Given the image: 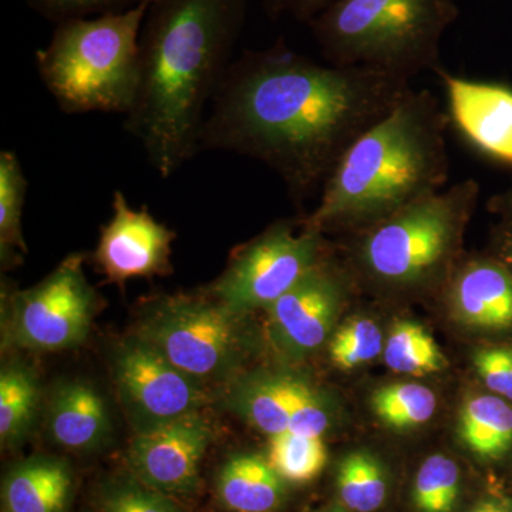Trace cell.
Here are the masks:
<instances>
[{"label":"cell","instance_id":"obj_19","mask_svg":"<svg viewBox=\"0 0 512 512\" xmlns=\"http://www.w3.org/2000/svg\"><path fill=\"white\" fill-rule=\"evenodd\" d=\"M289 375H254L239 380L229 392L231 409L269 437L289 430L292 404Z\"/></svg>","mask_w":512,"mask_h":512},{"label":"cell","instance_id":"obj_16","mask_svg":"<svg viewBox=\"0 0 512 512\" xmlns=\"http://www.w3.org/2000/svg\"><path fill=\"white\" fill-rule=\"evenodd\" d=\"M47 430L55 443L69 450L99 446L110 431L103 397L89 384L64 383L50 402Z\"/></svg>","mask_w":512,"mask_h":512},{"label":"cell","instance_id":"obj_13","mask_svg":"<svg viewBox=\"0 0 512 512\" xmlns=\"http://www.w3.org/2000/svg\"><path fill=\"white\" fill-rule=\"evenodd\" d=\"M345 292L342 276L325 261L312 269L266 308L275 348L289 359H303L319 349L338 318Z\"/></svg>","mask_w":512,"mask_h":512},{"label":"cell","instance_id":"obj_23","mask_svg":"<svg viewBox=\"0 0 512 512\" xmlns=\"http://www.w3.org/2000/svg\"><path fill=\"white\" fill-rule=\"evenodd\" d=\"M28 180L18 156L12 151L0 153V252L3 265L15 264L19 254H25L22 234V214Z\"/></svg>","mask_w":512,"mask_h":512},{"label":"cell","instance_id":"obj_27","mask_svg":"<svg viewBox=\"0 0 512 512\" xmlns=\"http://www.w3.org/2000/svg\"><path fill=\"white\" fill-rule=\"evenodd\" d=\"M460 491L457 464L444 454H434L421 464L414 481V504L421 512H451Z\"/></svg>","mask_w":512,"mask_h":512},{"label":"cell","instance_id":"obj_14","mask_svg":"<svg viewBox=\"0 0 512 512\" xmlns=\"http://www.w3.org/2000/svg\"><path fill=\"white\" fill-rule=\"evenodd\" d=\"M446 86L450 119L485 156L512 165V89L437 72Z\"/></svg>","mask_w":512,"mask_h":512},{"label":"cell","instance_id":"obj_12","mask_svg":"<svg viewBox=\"0 0 512 512\" xmlns=\"http://www.w3.org/2000/svg\"><path fill=\"white\" fill-rule=\"evenodd\" d=\"M175 232L158 222L147 208L134 210L123 192H114L113 217L101 228L94 262L107 281L153 278L171 272Z\"/></svg>","mask_w":512,"mask_h":512},{"label":"cell","instance_id":"obj_15","mask_svg":"<svg viewBox=\"0 0 512 512\" xmlns=\"http://www.w3.org/2000/svg\"><path fill=\"white\" fill-rule=\"evenodd\" d=\"M451 311L470 328L512 329V274L497 258L471 259L451 281Z\"/></svg>","mask_w":512,"mask_h":512},{"label":"cell","instance_id":"obj_35","mask_svg":"<svg viewBox=\"0 0 512 512\" xmlns=\"http://www.w3.org/2000/svg\"><path fill=\"white\" fill-rule=\"evenodd\" d=\"M497 259H500L512 274V235L505 237L503 245H501L500 248V255H498Z\"/></svg>","mask_w":512,"mask_h":512},{"label":"cell","instance_id":"obj_20","mask_svg":"<svg viewBox=\"0 0 512 512\" xmlns=\"http://www.w3.org/2000/svg\"><path fill=\"white\" fill-rule=\"evenodd\" d=\"M458 433L471 453L498 460L512 448V407L497 396L473 397L461 409Z\"/></svg>","mask_w":512,"mask_h":512},{"label":"cell","instance_id":"obj_4","mask_svg":"<svg viewBox=\"0 0 512 512\" xmlns=\"http://www.w3.org/2000/svg\"><path fill=\"white\" fill-rule=\"evenodd\" d=\"M150 3L140 0L121 12L57 23L36 63L64 113H130L140 86V36Z\"/></svg>","mask_w":512,"mask_h":512},{"label":"cell","instance_id":"obj_8","mask_svg":"<svg viewBox=\"0 0 512 512\" xmlns=\"http://www.w3.org/2000/svg\"><path fill=\"white\" fill-rule=\"evenodd\" d=\"M322 234L279 222L238 249L211 286L218 302L237 315L269 308L325 261Z\"/></svg>","mask_w":512,"mask_h":512},{"label":"cell","instance_id":"obj_3","mask_svg":"<svg viewBox=\"0 0 512 512\" xmlns=\"http://www.w3.org/2000/svg\"><path fill=\"white\" fill-rule=\"evenodd\" d=\"M448 120L433 93L412 89L343 154L303 228L365 231L443 190Z\"/></svg>","mask_w":512,"mask_h":512},{"label":"cell","instance_id":"obj_5","mask_svg":"<svg viewBox=\"0 0 512 512\" xmlns=\"http://www.w3.org/2000/svg\"><path fill=\"white\" fill-rule=\"evenodd\" d=\"M454 0H335L309 23L326 62L367 67L412 80L439 72Z\"/></svg>","mask_w":512,"mask_h":512},{"label":"cell","instance_id":"obj_36","mask_svg":"<svg viewBox=\"0 0 512 512\" xmlns=\"http://www.w3.org/2000/svg\"><path fill=\"white\" fill-rule=\"evenodd\" d=\"M471 512H505L503 508H501V505L495 504V503H483L481 505H478L476 510H473Z\"/></svg>","mask_w":512,"mask_h":512},{"label":"cell","instance_id":"obj_22","mask_svg":"<svg viewBox=\"0 0 512 512\" xmlns=\"http://www.w3.org/2000/svg\"><path fill=\"white\" fill-rule=\"evenodd\" d=\"M386 365L397 373L423 376L446 369L447 359L429 330L412 320L397 322L384 346Z\"/></svg>","mask_w":512,"mask_h":512},{"label":"cell","instance_id":"obj_9","mask_svg":"<svg viewBox=\"0 0 512 512\" xmlns=\"http://www.w3.org/2000/svg\"><path fill=\"white\" fill-rule=\"evenodd\" d=\"M83 262L82 254L69 255L42 282L10 296L8 343L42 352L83 343L99 301L84 274Z\"/></svg>","mask_w":512,"mask_h":512},{"label":"cell","instance_id":"obj_30","mask_svg":"<svg viewBox=\"0 0 512 512\" xmlns=\"http://www.w3.org/2000/svg\"><path fill=\"white\" fill-rule=\"evenodd\" d=\"M328 427V410L318 393L302 379L293 377L289 431L302 436L322 437Z\"/></svg>","mask_w":512,"mask_h":512},{"label":"cell","instance_id":"obj_37","mask_svg":"<svg viewBox=\"0 0 512 512\" xmlns=\"http://www.w3.org/2000/svg\"><path fill=\"white\" fill-rule=\"evenodd\" d=\"M332 512H343V511L335 510V511H332Z\"/></svg>","mask_w":512,"mask_h":512},{"label":"cell","instance_id":"obj_21","mask_svg":"<svg viewBox=\"0 0 512 512\" xmlns=\"http://www.w3.org/2000/svg\"><path fill=\"white\" fill-rule=\"evenodd\" d=\"M40 390L36 376L23 365L3 367L0 373V440L3 446H18L28 437L39 409Z\"/></svg>","mask_w":512,"mask_h":512},{"label":"cell","instance_id":"obj_7","mask_svg":"<svg viewBox=\"0 0 512 512\" xmlns=\"http://www.w3.org/2000/svg\"><path fill=\"white\" fill-rule=\"evenodd\" d=\"M239 318L217 299L168 296L148 306L137 336L201 383L221 382L241 352Z\"/></svg>","mask_w":512,"mask_h":512},{"label":"cell","instance_id":"obj_28","mask_svg":"<svg viewBox=\"0 0 512 512\" xmlns=\"http://www.w3.org/2000/svg\"><path fill=\"white\" fill-rule=\"evenodd\" d=\"M382 350V330L375 320L357 316L340 326L333 336L330 359L339 369L352 370L372 362Z\"/></svg>","mask_w":512,"mask_h":512},{"label":"cell","instance_id":"obj_1","mask_svg":"<svg viewBox=\"0 0 512 512\" xmlns=\"http://www.w3.org/2000/svg\"><path fill=\"white\" fill-rule=\"evenodd\" d=\"M410 92L404 77L316 63L279 43L248 50L212 97L200 151L262 161L303 201L322 192L348 148Z\"/></svg>","mask_w":512,"mask_h":512},{"label":"cell","instance_id":"obj_32","mask_svg":"<svg viewBox=\"0 0 512 512\" xmlns=\"http://www.w3.org/2000/svg\"><path fill=\"white\" fill-rule=\"evenodd\" d=\"M473 363L485 386L512 402V346L477 350Z\"/></svg>","mask_w":512,"mask_h":512},{"label":"cell","instance_id":"obj_11","mask_svg":"<svg viewBox=\"0 0 512 512\" xmlns=\"http://www.w3.org/2000/svg\"><path fill=\"white\" fill-rule=\"evenodd\" d=\"M214 430L201 412L138 431L128 463L140 483L167 495L188 494L198 484L200 466Z\"/></svg>","mask_w":512,"mask_h":512},{"label":"cell","instance_id":"obj_24","mask_svg":"<svg viewBox=\"0 0 512 512\" xmlns=\"http://www.w3.org/2000/svg\"><path fill=\"white\" fill-rule=\"evenodd\" d=\"M373 412L387 426L397 430L426 424L437 409L436 394L417 383H392L373 393Z\"/></svg>","mask_w":512,"mask_h":512},{"label":"cell","instance_id":"obj_29","mask_svg":"<svg viewBox=\"0 0 512 512\" xmlns=\"http://www.w3.org/2000/svg\"><path fill=\"white\" fill-rule=\"evenodd\" d=\"M103 512H183L167 494L143 483H121L103 497Z\"/></svg>","mask_w":512,"mask_h":512},{"label":"cell","instance_id":"obj_26","mask_svg":"<svg viewBox=\"0 0 512 512\" xmlns=\"http://www.w3.org/2000/svg\"><path fill=\"white\" fill-rule=\"evenodd\" d=\"M338 490L343 503L356 512H373L386 500L387 483L379 461L357 451L340 463Z\"/></svg>","mask_w":512,"mask_h":512},{"label":"cell","instance_id":"obj_6","mask_svg":"<svg viewBox=\"0 0 512 512\" xmlns=\"http://www.w3.org/2000/svg\"><path fill=\"white\" fill-rule=\"evenodd\" d=\"M478 195L480 185L468 178L365 229L356 245L357 266L384 288L431 284L453 261Z\"/></svg>","mask_w":512,"mask_h":512},{"label":"cell","instance_id":"obj_18","mask_svg":"<svg viewBox=\"0 0 512 512\" xmlns=\"http://www.w3.org/2000/svg\"><path fill=\"white\" fill-rule=\"evenodd\" d=\"M282 481L268 458L241 454L222 467L217 490L222 504L231 511L272 512L284 497Z\"/></svg>","mask_w":512,"mask_h":512},{"label":"cell","instance_id":"obj_10","mask_svg":"<svg viewBox=\"0 0 512 512\" xmlns=\"http://www.w3.org/2000/svg\"><path fill=\"white\" fill-rule=\"evenodd\" d=\"M114 377L138 431L200 412L208 402L204 383L175 367L137 335L116 350Z\"/></svg>","mask_w":512,"mask_h":512},{"label":"cell","instance_id":"obj_17","mask_svg":"<svg viewBox=\"0 0 512 512\" xmlns=\"http://www.w3.org/2000/svg\"><path fill=\"white\" fill-rule=\"evenodd\" d=\"M72 474L62 460L33 457L10 468L3 480V512H64Z\"/></svg>","mask_w":512,"mask_h":512},{"label":"cell","instance_id":"obj_34","mask_svg":"<svg viewBox=\"0 0 512 512\" xmlns=\"http://www.w3.org/2000/svg\"><path fill=\"white\" fill-rule=\"evenodd\" d=\"M491 207L495 211L501 212L512 225V185L507 191L501 192L500 195H495L491 201Z\"/></svg>","mask_w":512,"mask_h":512},{"label":"cell","instance_id":"obj_33","mask_svg":"<svg viewBox=\"0 0 512 512\" xmlns=\"http://www.w3.org/2000/svg\"><path fill=\"white\" fill-rule=\"evenodd\" d=\"M333 2L335 0H264V6L272 18H292L309 25Z\"/></svg>","mask_w":512,"mask_h":512},{"label":"cell","instance_id":"obj_25","mask_svg":"<svg viewBox=\"0 0 512 512\" xmlns=\"http://www.w3.org/2000/svg\"><path fill=\"white\" fill-rule=\"evenodd\" d=\"M268 461L276 473L292 483H308L319 476L328 461L322 437L285 431L269 441Z\"/></svg>","mask_w":512,"mask_h":512},{"label":"cell","instance_id":"obj_31","mask_svg":"<svg viewBox=\"0 0 512 512\" xmlns=\"http://www.w3.org/2000/svg\"><path fill=\"white\" fill-rule=\"evenodd\" d=\"M30 8L52 22L94 18L133 8L140 0H26Z\"/></svg>","mask_w":512,"mask_h":512},{"label":"cell","instance_id":"obj_2","mask_svg":"<svg viewBox=\"0 0 512 512\" xmlns=\"http://www.w3.org/2000/svg\"><path fill=\"white\" fill-rule=\"evenodd\" d=\"M247 0H151L140 86L124 126L163 178L200 151L202 124L231 64Z\"/></svg>","mask_w":512,"mask_h":512}]
</instances>
